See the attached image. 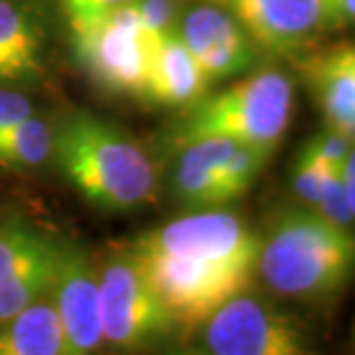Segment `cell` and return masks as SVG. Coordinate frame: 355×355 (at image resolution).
<instances>
[{"label": "cell", "instance_id": "cell-3", "mask_svg": "<svg viewBox=\"0 0 355 355\" xmlns=\"http://www.w3.org/2000/svg\"><path fill=\"white\" fill-rule=\"evenodd\" d=\"M293 113V83L277 69L250 74L231 88L191 104L175 130V144L229 139L233 144L275 148Z\"/></svg>", "mask_w": 355, "mask_h": 355}, {"label": "cell", "instance_id": "cell-10", "mask_svg": "<svg viewBox=\"0 0 355 355\" xmlns=\"http://www.w3.org/2000/svg\"><path fill=\"white\" fill-rule=\"evenodd\" d=\"M175 33L210 83L250 72L257 62V46L224 5L191 7Z\"/></svg>", "mask_w": 355, "mask_h": 355}, {"label": "cell", "instance_id": "cell-18", "mask_svg": "<svg viewBox=\"0 0 355 355\" xmlns=\"http://www.w3.org/2000/svg\"><path fill=\"white\" fill-rule=\"evenodd\" d=\"M51 153L53 125L35 113L0 139V166L14 171H28L46 164Z\"/></svg>", "mask_w": 355, "mask_h": 355}, {"label": "cell", "instance_id": "cell-24", "mask_svg": "<svg viewBox=\"0 0 355 355\" xmlns=\"http://www.w3.org/2000/svg\"><path fill=\"white\" fill-rule=\"evenodd\" d=\"M58 3L72 33H76L118 10V7L130 5L132 0H58Z\"/></svg>", "mask_w": 355, "mask_h": 355}, {"label": "cell", "instance_id": "cell-11", "mask_svg": "<svg viewBox=\"0 0 355 355\" xmlns=\"http://www.w3.org/2000/svg\"><path fill=\"white\" fill-rule=\"evenodd\" d=\"M254 46L293 51L328 26L323 0H222Z\"/></svg>", "mask_w": 355, "mask_h": 355}, {"label": "cell", "instance_id": "cell-22", "mask_svg": "<svg viewBox=\"0 0 355 355\" xmlns=\"http://www.w3.org/2000/svg\"><path fill=\"white\" fill-rule=\"evenodd\" d=\"M132 7L150 37L173 33L182 17L180 0H132Z\"/></svg>", "mask_w": 355, "mask_h": 355}, {"label": "cell", "instance_id": "cell-27", "mask_svg": "<svg viewBox=\"0 0 355 355\" xmlns=\"http://www.w3.org/2000/svg\"><path fill=\"white\" fill-rule=\"evenodd\" d=\"M328 26L346 28L355 19V0H323Z\"/></svg>", "mask_w": 355, "mask_h": 355}, {"label": "cell", "instance_id": "cell-19", "mask_svg": "<svg viewBox=\"0 0 355 355\" xmlns=\"http://www.w3.org/2000/svg\"><path fill=\"white\" fill-rule=\"evenodd\" d=\"M270 155H272V148L236 144L231 157L226 159V166L222 171V180H219L217 205L229 203V201H233V198L243 196L245 191L257 182V178L261 171H263Z\"/></svg>", "mask_w": 355, "mask_h": 355}, {"label": "cell", "instance_id": "cell-2", "mask_svg": "<svg viewBox=\"0 0 355 355\" xmlns=\"http://www.w3.org/2000/svg\"><path fill=\"white\" fill-rule=\"evenodd\" d=\"M353 254L349 229L328 222L318 212L293 210L261 243L257 270L275 293L318 297L344 286Z\"/></svg>", "mask_w": 355, "mask_h": 355}, {"label": "cell", "instance_id": "cell-28", "mask_svg": "<svg viewBox=\"0 0 355 355\" xmlns=\"http://www.w3.org/2000/svg\"><path fill=\"white\" fill-rule=\"evenodd\" d=\"M212 3H222V0H212Z\"/></svg>", "mask_w": 355, "mask_h": 355}, {"label": "cell", "instance_id": "cell-16", "mask_svg": "<svg viewBox=\"0 0 355 355\" xmlns=\"http://www.w3.org/2000/svg\"><path fill=\"white\" fill-rule=\"evenodd\" d=\"M233 148L236 144L229 139H198L184 146L173 173L178 198L194 208L217 205L219 180Z\"/></svg>", "mask_w": 355, "mask_h": 355}, {"label": "cell", "instance_id": "cell-15", "mask_svg": "<svg viewBox=\"0 0 355 355\" xmlns=\"http://www.w3.org/2000/svg\"><path fill=\"white\" fill-rule=\"evenodd\" d=\"M69 346L62 330L51 291L0 323V355H67Z\"/></svg>", "mask_w": 355, "mask_h": 355}, {"label": "cell", "instance_id": "cell-20", "mask_svg": "<svg viewBox=\"0 0 355 355\" xmlns=\"http://www.w3.org/2000/svg\"><path fill=\"white\" fill-rule=\"evenodd\" d=\"M42 243H44V236L35 233L31 226L21 222L0 224V284L24 263Z\"/></svg>", "mask_w": 355, "mask_h": 355}, {"label": "cell", "instance_id": "cell-5", "mask_svg": "<svg viewBox=\"0 0 355 355\" xmlns=\"http://www.w3.org/2000/svg\"><path fill=\"white\" fill-rule=\"evenodd\" d=\"M72 35L83 69L99 88L116 95H146L153 37L144 31L132 3Z\"/></svg>", "mask_w": 355, "mask_h": 355}, {"label": "cell", "instance_id": "cell-7", "mask_svg": "<svg viewBox=\"0 0 355 355\" xmlns=\"http://www.w3.org/2000/svg\"><path fill=\"white\" fill-rule=\"evenodd\" d=\"M99 311L104 342L120 349L159 342L178 328L130 254L99 272Z\"/></svg>", "mask_w": 355, "mask_h": 355}, {"label": "cell", "instance_id": "cell-4", "mask_svg": "<svg viewBox=\"0 0 355 355\" xmlns=\"http://www.w3.org/2000/svg\"><path fill=\"white\" fill-rule=\"evenodd\" d=\"M130 257L137 261L141 272L150 282L173 323L184 330L201 328L226 300L245 293L257 275L157 252L132 250Z\"/></svg>", "mask_w": 355, "mask_h": 355}, {"label": "cell", "instance_id": "cell-25", "mask_svg": "<svg viewBox=\"0 0 355 355\" xmlns=\"http://www.w3.org/2000/svg\"><path fill=\"white\" fill-rule=\"evenodd\" d=\"M330 171H335V168L297 157L295 173H293V187H295V191H297V196L304 198L307 203L314 205V203H316V198H318V194H321V187H323L325 175H328Z\"/></svg>", "mask_w": 355, "mask_h": 355}, {"label": "cell", "instance_id": "cell-17", "mask_svg": "<svg viewBox=\"0 0 355 355\" xmlns=\"http://www.w3.org/2000/svg\"><path fill=\"white\" fill-rule=\"evenodd\" d=\"M55 272V243L44 238L37 250L28 257L7 279L0 284V323L51 291Z\"/></svg>", "mask_w": 355, "mask_h": 355}, {"label": "cell", "instance_id": "cell-26", "mask_svg": "<svg viewBox=\"0 0 355 355\" xmlns=\"http://www.w3.org/2000/svg\"><path fill=\"white\" fill-rule=\"evenodd\" d=\"M35 113L33 102L17 90L0 88V139Z\"/></svg>", "mask_w": 355, "mask_h": 355}, {"label": "cell", "instance_id": "cell-1", "mask_svg": "<svg viewBox=\"0 0 355 355\" xmlns=\"http://www.w3.org/2000/svg\"><path fill=\"white\" fill-rule=\"evenodd\" d=\"M51 159L83 198L104 210H130L155 196V168L137 141L90 113L53 125Z\"/></svg>", "mask_w": 355, "mask_h": 355}, {"label": "cell", "instance_id": "cell-12", "mask_svg": "<svg viewBox=\"0 0 355 355\" xmlns=\"http://www.w3.org/2000/svg\"><path fill=\"white\" fill-rule=\"evenodd\" d=\"M210 81L178 33L153 37L146 95L162 106H191L208 95Z\"/></svg>", "mask_w": 355, "mask_h": 355}, {"label": "cell", "instance_id": "cell-23", "mask_svg": "<svg viewBox=\"0 0 355 355\" xmlns=\"http://www.w3.org/2000/svg\"><path fill=\"white\" fill-rule=\"evenodd\" d=\"M349 155H353V137H346V134L335 132L328 127L325 132L311 137L307 144L302 146L300 159H309V162H316V164L337 168Z\"/></svg>", "mask_w": 355, "mask_h": 355}, {"label": "cell", "instance_id": "cell-14", "mask_svg": "<svg viewBox=\"0 0 355 355\" xmlns=\"http://www.w3.org/2000/svg\"><path fill=\"white\" fill-rule=\"evenodd\" d=\"M44 72V35L31 10L0 0V81H33Z\"/></svg>", "mask_w": 355, "mask_h": 355}, {"label": "cell", "instance_id": "cell-8", "mask_svg": "<svg viewBox=\"0 0 355 355\" xmlns=\"http://www.w3.org/2000/svg\"><path fill=\"white\" fill-rule=\"evenodd\" d=\"M205 351L215 355H300L307 353L300 328L257 297L226 300L203 323Z\"/></svg>", "mask_w": 355, "mask_h": 355}, {"label": "cell", "instance_id": "cell-9", "mask_svg": "<svg viewBox=\"0 0 355 355\" xmlns=\"http://www.w3.org/2000/svg\"><path fill=\"white\" fill-rule=\"evenodd\" d=\"M51 297L58 309L69 355L92 353L104 344L99 311V272L72 243H55Z\"/></svg>", "mask_w": 355, "mask_h": 355}, {"label": "cell", "instance_id": "cell-21", "mask_svg": "<svg viewBox=\"0 0 355 355\" xmlns=\"http://www.w3.org/2000/svg\"><path fill=\"white\" fill-rule=\"evenodd\" d=\"M318 215L328 222L349 229L355 217V182H344L337 175V168L325 175L321 194L316 198Z\"/></svg>", "mask_w": 355, "mask_h": 355}, {"label": "cell", "instance_id": "cell-6", "mask_svg": "<svg viewBox=\"0 0 355 355\" xmlns=\"http://www.w3.org/2000/svg\"><path fill=\"white\" fill-rule=\"evenodd\" d=\"M261 240L243 219L226 210H205L173 219L141 236L132 250L229 266L257 272Z\"/></svg>", "mask_w": 355, "mask_h": 355}, {"label": "cell", "instance_id": "cell-13", "mask_svg": "<svg viewBox=\"0 0 355 355\" xmlns=\"http://www.w3.org/2000/svg\"><path fill=\"white\" fill-rule=\"evenodd\" d=\"M311 88L330 130L353 137L355 132V51L351 42L330 46L314 58Z\"/></svg>", "mask_w": 355, "mask_h": 355}]
</instances>
